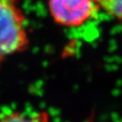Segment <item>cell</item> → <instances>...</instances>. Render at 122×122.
Listing matches in <instances>:
<instances>
[{
    "instance_id": "obj_1",
    "label": "cell",
    "mask_w": 122,
    "mask_h": 122,
    "mask_svg": "<svg viewBox=\"0 0 122 122\" xmlns=\"http://www.w3.org/2000/svg\"><path fill=\"white\" fill-rule=\"evenodd\" d=\"M28 43L18 0H0V68L7 58L24 51Z\"/></svg>"
},
{
    "instance_id": "obj_3",
    "label": "cell",
    "mask_w": 122,
    "mask_h": 122,
    "mask_svg": "<svg viewBox=\"0 0 122 122\" xmlns=\"http://www.w3.org/2000/svg\"><path fill=\"white\" fill-rule=\"evenodd\" d=\"M0 122H50V117L47 111H40L32 115L12 112L0 117Z\"/></svg>"
},
{
    "instance_id": "obj_2",
    "label": "cell",
    "mask_w": 122,
    "mask_h": 122,
    "mask_svg": "<svg viewBox=\"0 0 122 122\" xmlns=\"http://www.w3.org/2000/svg\"><path fill=\"white\" fill-rule=\"evenodd\" d=\"M92 0H48L52 17L64 26H78L91 17Z\"/></svg>"
},
{
    "instance_id": "obj_4",
    "label": "cell",
    "mask_w": 122,
    "mask_h": 122,
    "mask_svg": "<svg viewBox=\"0 0 122 122\" xmlns=\"http://www.w3.org/2000/svg\"><path fill=\"white\" fill-rule=\"evenodd\" d=\"M107 13L122 21V0H92Z\"/></svg>"
}]
</instances>
